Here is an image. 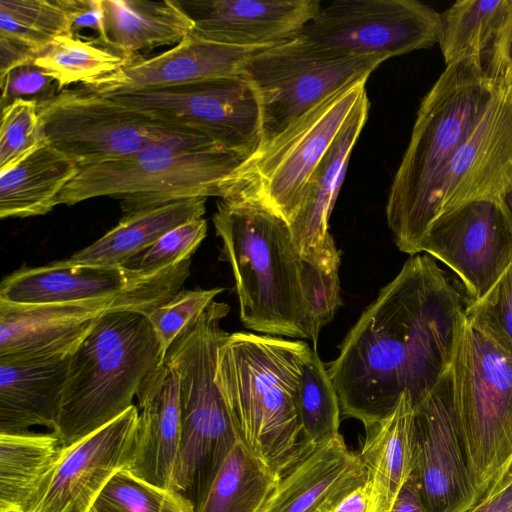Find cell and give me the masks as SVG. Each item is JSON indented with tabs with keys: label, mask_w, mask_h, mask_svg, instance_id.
<instances>
[{
	"label": "cell",
	"mask_w": 512,
	"mask_h": 512,
	"mask_svg": "<svg viewBox=\"0 0 512 512\" xmlns=\"http://www.w3.org/2000/svg\"><path fill=\"white\" fill-rule=\"evenodd\" d=\"M470 298L428 254L414 255L347 333L328 367L341 414L365 428L401 394L415 405L451 366Z\"/></svg>",
	"instance_id": "6da1fadb"
},
{
	"label": "cell",
	"mask_w": 512,
	"mask_h": 512,
	"mask_svg": "<svg viewBox=\"0 0 512 512\" xmlns=\"http://www.w3.org/2000/svg\"><path fill=\"white\" fill-rule=\"evenodd\" d=\"M311 350L301 340L235 332L217 353L216 382L240 441L280 478L316 449L298 412Z\"/></svg>",
	"instance_id": "7a4b0ae2"
},
{
	"label": "cell",
	"mask_w": 512,
	"mask_h": 512,
	"mask_svg": "<svg viewBox=\"0 0 512 512\" xmlns=\"http://www.w3.org/2000/svg\"><path fill=\"white\" fill-rule=\"evenodd\" d=\"M499 90L482 64L464 59L446 69L423 98L386 206L397 247L414 256L433 219L436 184Z\"/></svg>",
	"instance_id": "3957f363"
},
{
	"label": "cell",
	"mask_w": 512,
	"mask_h": 512,
	"mask_svg": "<svg viewBox=\"0 0 512 512\" xmlns=\"http://www.w3.org/2000/svg\"><path fill=\"white\" fill-rule=\"evenodd\" d=\"M231 265L245 327L268 335L307 338L301 257L289 224L259 202L222 199L213 215Z\"/></svg>",
	"instance_id": "277c9868"
},
{
	"label": "cell",
	"mask_w": 512,
	"mask_h": 512,
	"mask_svg": "<svg viewBox=\"0 0 512 512\" xmlns=\"http://www.w3.org/2000/svg\"><path fill=\"white\" fill-rule=\"evenodd\" d=\"M165 355L145 314L117 310L102 315L70 354L52 433L66 446L118 418Z\"/></svg>",
	"instance_id": "5b68a950"
},
{
	"label": "cell",
	"mask_w": 512,
	"mask_h": 512,
	"mask_svg": "<svg viewBox=\"0 0 512 512\" xmlns=\"http://www.w3.org/2000/svg\"><path fill=\"white\" fill-rule=\"evenodd\" d=\"M229 306L213 301L166 351L180 380L181 437L171 489L199 509L223 462L240 440L216 382L217 353L229 333Z\"/></svg>",
	"instance_id": "8992f818"
},
{
	"label": "cell",
	"mask_w": 512,
	"mask_h": 512,
	"mask_svg": "<svg viewBox=\"0 0 512 512\" xmlns=\"http://www.w3.org/2000/svg\"><path fill=\"white\" fill-rule=\"evenodd\" d=\"M450 372L468 474V496L454 512H471L512 461V352L465 317Z\"/></svg>",
	"instance_id": "52a82bcc"
},
{
	"label": "cell",
	"mask_w": 512,
	"mask_h": 512,
	"mask_svg": "<svg viewBox=\"0 0 512 512\" xmlns=\"http://www.w3.org/2000/svg\"><path fill=\"white\" fill-rule=\"evenodd\" d=\"M247 158L216 144L197 148L155 146L79 167L58 195L57 205L112 196L122 200L123 216H128L181 199H224L227 182Z\"/></svg>",
	"instance_id": "ba28073f"
},
{
	"label": "cell",
	"mask_w": 512,
	"mask_h": 512,
	"mask_svg": "<svg viewBox=\"0 0 512 512\" xmlns=\"http://www.w3.org/2000/svg\"><path fill=\"white\" fill-rule=\"evenodd\" d=\"M38 112L42 139L78 168L160 145H219L200 131L158 120L84 86L59 91L38 104Z\"/></svg>",
	"instance_id": "9c48e42d"
},
{
	"label": "cell",
	"mask_w": 512,
	"mask_h": 512,
	"mask_svg": "<svg viewBox=\"0 0 512 512\" xmlns=\"http://www.w3.org/2000/svg\"><path fill=\"white\" fill-rule=\"evenodd\" d=\"M366 81L340 88L259 148L227 182L224 199L255 200L292 223L312 174L366 94Z\"/></svg>",
	"instance_id": "30bf717a"
},
{
	"label": "cell",
	"mask_w": 512,
	"mask_h": 512,
	"mask_svg": "<svg viewBox=\"0 0 512 512\" xmlns=\"http://www.w3.org/2000/svg\"><path fill=\"white\" fill-rule=\"evenodd\" d=\"M384 61L382 57L330 54L299 35L257 52L247 61L241 76L258 99L259 148L340 88L368 79Z\"/></svg>",
	"instance_id": "8fae6325"
},
{
	"label": "cell",
	"mask_w": 512,
	"mask_h": 512,
	"mask_svg": "<svg viewBox=\"0 0 512 512\" xmlns=\"http://www.w3.org/2000/svg\"><path fill=\"white\" fill-rule=\"evenodd\" d=\"M441 25V14L416 0H336L299 36L330 54L387 60L438 43Z\"/></svg>",
	"instance_id": "7c38bea8"
},
{
	"label": "cell",
	"mask_w": 512,
	"mask_h": 512,
	"mask_svg": "<svg viewBox=\"0 0 512 512\" xmlns=\"http://www.w3.org/2000/svg\"><path fill=\"white\" fill-rule=\"evenodd\" d=\"M103 95L158 120L200 131L249 157L261 144L258 99L242 76Z\"/></svg>",
	"instance_id": "4fadbf2b"
},
{
	"label": "cell",
	"mask_w": 512,
	"mask_h": 512,
	"mask_svg": "<svg viewBox=\"0 0 512 512\" xmlns=\"http://www.w3.org/2000/svg\"><path fill=\"white\" fill-rule=\"evenodd\" d=\"M191 259L157 274L144 275L123 266L78 264L68 259L39 267H21L6 276L0 301L41 305L122 297L165 303L190 275Z\"/></svg>",
	"instance_id": "5bb4252c"
},
{
	"label": "cell",
	"mask_w": 512,
	"mask_h": 512,
	"mask_svg": "<svg viewBox=\"0 0 512 512\" xmlns=\"http://www.w3.org/2000/svg\"><path fill=\"white\" fill-rule=\"evenodd\" d=\"M420 251L448 266L470 301L481 299L512 263V223L500 199H478L439 216Z\"/></svg>",
	"instance_id": "9a60e30c"
},
{
	"label": "cell",
	"mask_w": 512,
	"mask_h": 512,
	"mask_svg": "<svg viewBox=\"0 0 512 512\" xmlns=\"http://www.w3.org/2000/svg\"><path fill=\"white\" fill-rule=\"evenodd\" d=\"M139 410L63 446L43 487L25 512H90L108 481L131 463Z\"/></svg>",
	"instance_id": "2e32d148"
},
{
	"label": "cell",
	"mask_w": 512,
	"mask_h": 512,
	"mask_svg": "<svg viewBox=\"0 0 512 512\" xmlns=\"http://www.w3.org/2000/svg\"><path fill=\"white\" fill-rule=\"evenodd\" d=\"M160 305L142 297L41 305L0 301V361L69 355L102 315L117 310L148 315Z\"/></svg>",
	"instance_id": "e0dca14e"
},
{
	"label": "cell",
	"mask_w": 512,
	"mask_h": 512,
	"mask_svg": "<svg viewBox=\"0 0 512 512\" xmlns=\"http://www.w3.org/2000/svg\"><path fill=\"white\" fill-rule=\"evenodd\" d=\"M512 187V103L499 88L474 130L444 168L433 193V222L468 202ZM432 222V223H433Z\"/></svg>",
	"instance_id": "ac0fdd59"
},
{
	"label": "cell",
	"mask_w": 512,
	"mask_h": 512,
	"mask_svg": "<svg viewBox=\"0 0 512 512\" xmlns=\"http://www.w3.org/2000/svg\"><path fill=\"white\" fill-rule=\"evenodd\" d=\"M417 466L427 512H454L468 496L465 454L452 405L450 367L414 405Z\"/></svg>",
	"instance_id": "d6986e66"
},
{
	"label": "cell",
	"mask_w": 512,
	"mask_h": 512,
	"mask_svg": "<svg viewBox=\"0 0 512 512\" xmlns=\"http://www.w3.org/2000/svg\"><path fill=\"white\" fill-rule=\"evenodd\" d=\"M201 38L267 48L297 37L315 17L319 0H178Z\"/></svg>",
	"instance_id": "ffe728a7"
},
{
	"label": "cell",
	"mask_w": 512,
	"mask_h": 512,
	"mask_svg": "<svg viewBox=\"0 0 512 512\" xmlns=\"http://www.w3.org/2000/svg\"><path fill=\"white\" fill-rule=\"evenodd\" d=\"M262 49L223 44L191 32L174 48L147 59L135 57L117 71L84 87L111 94L238 77L247 61Z\"/></svg>",
	"instance_id": "44dd1931"
},
{
	"label": "cell",
	"mask_w": 512,
	"mask_h": 512,
	"mask_svg": "<svg viewBox=\"0 0 512 512\" xmlns=\"http://www.w3.org/2000/svg\"><path fill=\"white\" fill-rule=\"evenodd\" d=\"M367 93L358 101L308 183L303 205L289 224L301 257L317 268L339 269L340 255L328 232V221L341 188L351 152L366 123Z\"/></svg>",
	"instance_id": "7402d4cb"
},
{
	"label": "cell",
	"mask_w": 512,
	"mask_h": 512,
	"mask_svg": "<svg viewBox=\"0 0 512 512\" xmlns=\"http://www.w3.org/2000/svg\"><path fill=\"white\" fill-rule=\"evenodd\" d=\"M136 397V439L127 469L142 480L171 489L181 437V404L179 375L168 360L164 358L145 377Z\"/></svg>",
	"instance_id": "603a6c76"
},
{
	"label": "cell",
	"mask_w": 512,
	"mask_h": 512,
	"mask_svg": "<svg viewBox=\"0 0 512 512\" xmlns=\"http://www.w3.org/2000/svg\"><path fill=\"white\" fill-rule=\"evenodd\" d=\"M366 480L359 455L339 434L283 475L261 512H331Z\"/></svg>",
	"instance_id": "cb8c5ba5"
},
{
	"label": "cell",
	"mask_w": 512,
	"mask_h": 512,
	"mask_svg": "<svg viewBox=\"0 0 512 512\" xmlns=\"http://www.w3.org/2000/svg\"><path fill=\"white\" fill-rule=\"evenodd\" d=\"M365 431L358 455L367 474V512H391L417 466L414 404L410 393L403 392L394 411Z\"/></svg>",
	"instance_id": "d4e9b609"
},
{
	"label": "cell",
	"mask_w": 512,
	"mask_h": 512,
	"mask_svg": "<svg viewBox=\"0 0 512 512\" xmlns=\"http://www.w3.org/2000/svg\"><path fill=\"white\" fill-rule=\"evenodd\" d=\"M70 354L0 361V433L54 430L66 384Z\"/></svg>",
	"instance_id": "484cf974"
},
{
	"label": "cell",
	"mask_w": 512,
	"mask_h": 512,
	"mask_svg": "<svg viewBox=\"0 0 512 512\" xmlns=\"http://www.w3.org/2000/svg\"><path fill=\"white\" fill-rule=\"evenodd\" d=\"M102 34L98 42L132 60L157 46L178 44L194 24L178 0H101Z\"/></svg>",
	"instance_id": "4316f807"
},
{
	"label": "cell",
	"mask_w": 512,
	"mask_h": 512,
	"mask_svg": "<svg viewBox=\"0 0 512 512\" xmlns=\"http://www.w3.org/2000/svg\"><path fill=\"white\" fill-rule=\"evenodd\" d=\"M78 166L44 139L30 154L0 172V217L44 215L74 178Z\"/></svg>",
	"instance_id": "83f0119b"
},
{
	"label": "cell",
	"mask_w": 512,
	"mask_h": 512,
	"mask_svg": "<svg viewBox=\"0 0 512 512\" xmlns=\"http://www.w3.org/2000/svg\"><path fill=\"white\" fill-rule=\"evenodd\" d=\"M204 197L172 201L128 216L98 240L74 253L78 264L122 266L175 227L205 213Z\"/></svg>",
	"instance_id": "f1b7e54d"
},
{
	"label": "cell",
	"mask_w": 512,
	"mask_h": 512,
	"mask_svg": "<svg viewBox=\"0 0 512 512\" xmlns=\"http://www.w3.org/2000/svg\"><path fill=\"white\" fill-rule=\"evenodd\" d=\"M51 433H0V512H25L62 450Z\"/></svg>",
	"instance_id": "f546056e"
},
{
	"label": "cell",
	"mask_w": 512,
	"mask_h": 512,
	"mask_svg": "<svg viewBox=\"0 0 512 512\" xmlns=\"http://www.w3.org/2000/svg\"><path fill=\"white\" fill-rule=\"evenodd\" d=\"M279 479L239 440L196 512H261Z\"/></svg>",
	"instance_id": "4dcf8cb0"
},
{
	"label": "cell",
	"mask_w": 512,
	"mask_h": 512,
	"mask_svg": "<svg viewBox=\"0 0 512 512\" xmlns=\"http://www.w3.org/2000/svg\"><path fill=\"white\" fill-rule=\"evenodd\" d=\"M509 0H461L441 14L438 41L446 66L481 60L499 29Z\"/></svg>",
	"instance_id": "1f68e13d"
},
{
	"label": "cell",
	"mask_w": 512,
	"mask_h": 512,
	"mask_svg": "<svg viewBox=\"0 0 512 512\" xmlns=\"http://www.w3.org/2000/svg\"><path fill=\"white\" fill-rule=\"evenodd\" d=\"M78 0H0V37L37 52L60 36H75Z\"/></svg>",
	"instance_id": "d6a6232c"
},
{
	"label": "cell",
	"mask_w": 512,
	"mask_h": 512,
	"mask_svg": "<svg viewBox=\"0 0 512 512\" xmlns=\"http://www.w3.org/2000/svg\"><path fill=\"white\" fill-rule=\"evenodd\" d=\"M129 59L75 36H60L40 50L33 64L53 79L58 90L74 83L91 86L117 71Z\"/></svg>",
	"instance_id": "836d02e7"
},
{
	"label": "cell",
	"mask_w": 512,
	"mask_h": 512,
	"mask_svg": "<svg viewBox=\"0 0 512 512\" xmlns=\"http://www.w3.org/2000/svg\"><path fill=\"white\" fill-rule=\"evenodd\" d=\"M298 412L310 446L316 448L340 434L338 394L316 350H311L303 363Z\"/></svg>",
	"instance_id": "e575fe53"
},
{
	"label": "cell",
	"mask_w": 512,
	"mask_h": 512,
	"mask_svg": "<svg viewBox=\"0 0 512 512\" xmlns=\"http://www.w3.org/2000/svg\"><path fill=\"white\" fill-rule=\"evenodd\" d=\"M90 512H196L181 493L142 480L128 469L105 485Z\"/></svg>",
	"instance_id": "d590c367"
},
{
	"label": "cell",
	"mask_w": 512,
	"mask_h": 512,
	"mask_svg": "<svg viewBox=\"0 0 512 512\" xmlns=\"http://www.w3.org/2000/svg\"><path fill=\"white\" fill-rule=\"evenodd\" d=\"M206 234L207 221L203 217L187 221L165 233L122 266L144 275L157 274L191 259Z\"/></svg>",
	"instance_id": "8d00e7d4"
},
{
	"label": "cell",
	"mask_w": 512,
	"mask_h": 512,
	"mask_svg": "<svg viewBox=\"0 0 512 512\" xmlns=\"http://www.w3.org/2000/svg\"><path fill=\"white\" fill-rule=\"evenodd\" d=\"M42 141L36 101L15 99L2 107L0 172L13 167Z\"/></svg>",
	"instance_id": "74e56055"
},
{
	"label": "cell",
	"mask_w": 512,
	"mask_h": 512,
	"mask_svg": "<svg viewBox=\"0 0 512 512\" xmlns=\"http://www.w3.org/2000/svg\"><path fill=\"white\" fill-rule=\"evenodd\" d=\"M338 270L325 272L302 260L300 282L304 311V324L316 345L321 329L333 319L341 305Z\"/></svg>",
	"instance_id": "f35d334b"
},
{
	"label": "cell",
	"mask_w": 512,
	"mask_h": 512,
	"mask_svg": "<svg viewBox=\"0 0 512 512\" xmlns=\"http://www.w3.org/2000/svg\"><path fill=\"white\" fill-rule=\"evenodd\" d=\"M223 288L180 290L146 315L166 352L181 331L197 319Z\"/></svg>",
	"instance_id": "ab89813d"
},
{
	"label": "cell",
	"mask_w": 512,
	"mask_h": 512,
	"mask_svg": "<svg viewBox=\"0 0 512 512\" xmlns=\"http://www.w3.org/2000/svg\"><path fill=\"white\" fill-rule=\"evenodd\" d=\"M465 317L512 352V263L485 296L470 302Z\"/></svg>",
	"instance_id": "60d3db41"
},
{
	"label": "cell",
	"mask_w": 512,
	"mask_h": 512,
	"mask_svg": "<svg viewBox=\"0 0 512 512\" xmlns=\"http://www.w3.org/2000/svg\"><path fill=\"white\" fill-rule=\"evenodd\" d=\"M53 83L56 84L34 64L18 67L0 84L1 105L4 107L15 99L33 100L40 104L57 94L54 91L58 87Z\"/></svg>",
	"instance_id": "b9f144b4"
},
{
	"label": "cell",
	"mask_w": 512,
	"mask_h": 512,
	"mask_svg": "<svg viewBox=\"0 0 512 512\" xmlns=\"http://www.w3.org/2000/svg\"><path fill=\"white\" fill-rule=\"evenodd\" d=\"M481 64L486 77L496 85L512 66V0H509L502 23Z\"/></svg>",
	"instance_id": "7bdbcfd3"
},
{
	"label": "cell",
	"mask_w": 512,
	"mask_h": 512,
	"mask_svg": "<svg viewBox=\"0 0 512 512\" xmlns=\"http://www.w3.org/2000/svg\"><path fill=\"white\" fill-rule=\"evenodd\" d=\"M37 51L19 41L0 37V84L16 68L33 64Z\"/></svg>",
	"instance_id": "ee69618b"
},
{
	"label": "cell",
	"mask_w": 512,
	"mask_h": 512,
	"mask_svg": "<svg viewBox=\"0 0 512 512\" xmlns=\"http://www.w3.org/2000/svg\"><path fill=\"white\" fill-rule=\"evenodd\" d=\"M103 11L101 0H78V9L74 18V34L81 28H90L102 34Z\"/></svg>",
	"instance_id": "f6af8a7d"
},
{
	"label": "cell",
	"mask_w": 512,
	"mask_h": 512,
	"mask_svg": "<svg viewBox=\"0 0 512 512\" xmlns=\"http://www.w3.org/2000/svg\"><path fill=\"white\" fill-rule=\"evenodd\" d=\"M391 512H427L414 474L399 493Z\"/></svg>",
	"instance_id": "bcb514c9"
},
{
	"label": "cell",
	"mask_w": 512,
	"mask_h": 512,
	"mask_svg": "<svg viewBox=\"0 0 512 512\" xmlns=\"http://www.w3.org/2000/svg\"><path fill=\"white\" fill-rule=\"evenodd\" d=\"M368 502L369 489L365 483L350 492L331 512H367Z\"/></svg>",
	"instance_id": "7dc6e473"
},
{
	"label": "cell",
	"mask_w": 512,
	"mask_h": 512,
	"mask_svg": "<svg viewBox=\"0 0 512 512\" xmlns=\"http://www.w3.org/2000/svg\"><path fill=\"white\" fill-rule=\"evenodd\" d=\"M512 487V461L501 472V474L493 481L488 490L484 493L471 512H475L480 507L488 504L497 496L504 493Z\"/></svg>",
	"instance_id": "c3c4849f"
},
{
	"label": "cell",
	"mask_w": 512,
	"mask_h": 512,
	"mask_svg": "<svg viewBox=\"0 0 512 512\" xmlns=\"http://www.w3.org/2000/svg\"><path fill=\"white\" fill-rule=\"evenodd\" d=\"M475 512H512V487Z\"/></svg>",
	"instance_id": "681fc988"
},
{
	"label": "cell",
	"mask_w": 512,
	"mask_h": 512,
	"mask_svg": "<svg viewBox=\"0 0 512 512\" xmlns=\"http://www.w3.org/2000/svg\"><path fill=\"white\" fill-rule=\"evenodd\" d=\"M505 97L512 103V66L509 67L498 84Z\"/></svg>",
	"instance_id": "f907efd6"
},
{
	"label": "cell",
	"mask_w": 512,
	"mask_h": 512,
	"mask_svg": "<svg viewBox=\"0 0 512 512\" xmlns=\"http://www.w3.org/2000/svg\"><path fill=\"white\" fill-rule=\"evenodd\" d=\"M512 223V187H510L500 198Z\"/></svg>",
	"instance_id": "816d5d0a"
}]
</instances>
